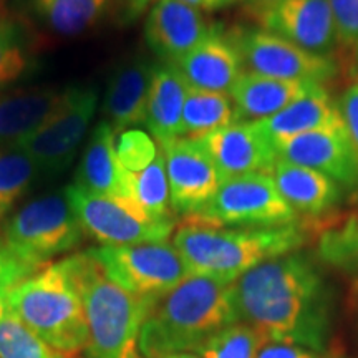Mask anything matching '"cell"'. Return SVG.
<instances>
[{
	"instance_id": "10",
	"label": "cell",
	"mask_w": 358,
	"mask_h": 358,
	"mask_svg": "<svg viewBox=\"0 0 358 358\" xmlns=\"http://www.w3.org/2000/svg\"><path fill=\"white\" fill-rule=\"evenodd\" d=\"M229 35L244 70L282 80L324 83L337 66L329 55H317L264 29H234Z\"/></svg>"
},
{
	"instance_id": "36",
	"label": "cell",
	"mask_w": 358,
	"mask_h": 358,
	"mask_svg": "<svg viewBox=\"0 0 358 358\" xmlns=\"http://www.w3.org/2000/svg\"><path fill=\"white\" fill-rule=\"evenodd\" d=\"M256 358H337L329 350H315V348L297 345V343L266 342L261 347Z\"/></svg>"
},
{
	"instance_id": "16",
	"label": "cell",
	"mask_w": 358,
	"mask_h": 358,
	"mask_svg": "<svg viewBox=\"0 0 358 358\" xmlns=\"http://www.w3.org/2000/svg\"><path fill=\"white\" fill-rule=\"evenodd\" d=\"M211 27L198 7L179 0H155L146 17L145 38L163 64H176L203 42Z\"/></svg>"
},
{
	"instance_id": "15",
	"label": "cell",
	"mask_w": 358,
	"mask_h": 358,
	"mask_svg": "<svg viewBox=\"0 0 358 358\" xmlns=\"http://www.w3.org/2000/svg\"><path fill=\"white\" fill-rule=\"evenodd\" d=\"M277 156L315 169L343 187L358 186V155L345 129H317L280 141Z\"/></svg>"
},
{
	"instance_id": "40",
	"label": "cell",
	"mask_w": 358,
	"mask_h": 358,
	"mask_svg": "<svg viewBox=\"0 0 358 358\" xmlns=\"http://www.w3.org/2000/svg\"><path fill=\"white\" fill-rule=\"evenodd\" d=\"M237 2H243V0H204L203 8L204 10H222V8L236 6Z\"/></svg>"
},
{
	"instance_id": "5",
	"label": "cell",
	"mask_w": 358,
	"mask_h": 358,
	"mask_svg": "<svg viewBox=\"0 0 358 358\" xmlns=\"http://www.w3.org/2000/svg\"><path fill=\"white\" fill-rule=\"evenodd\" d=\"M3 299L19 319L57 352L70 357L85 352L87 315L65 259L38 268Z\"/></svg>"
},
{
	"instance_id": "37",
	"label": "cell",
	"mask_w": 358,
	"mask_h": 358,
	"mask_svg": "<svg viewBox=\"0 0 358 358\" xmlns=\"http://www.w3.org/2000/svg\"><path fill=\"white\" fill-rule=\"evenodd\" d=\"M338 110L347 136L358 155V82L348 87L340 96Z\"/></svg>"
},
{
	"instance_id": "25",
	"label": "cell",
	"mask_w": 358,
	"mask_h": 358,
	"mask_svg": "<svg viewBox=\"0 0 358 358\" xmlns=\"http://www.w3.org/2000/svg\"><path fill=\"white\" fill-rule=\"evenodd\" d=\"M110 0H32V7L48 29L62 37H75L96 25Z\"/></svg>"
},
{
	"instance_id": "6",
	"label": "cell",
	"mask_w": 358,
	"mask_h": 358,
	"mask_svg": "<svg viewBox=\"0 0 358 358\" xmlns=\"http://www.w3.org/2000/svg\"><path fill=\"white\" fill-rule=\"evenodd\" d=\"M85 231L65 189L37 198L17 211L3 226V243L20 261L43 267L77 249Z\"/></svg>"
},
{
	"instance_id": "21",
	"label": "cell",
	"mask_w": 358,
	"mask_h": 358,
	"mask_svg": "<svg viewBox=\"0 0 358 358\" xmlns=\"http://www.w3.org/2000/svg\"><path fill=\"white\" fill-rule=\"evenodd\" d=\"M189 85L176 65L156 64L148 95L145 124L155 141L161 146L182 138V108Z\"/></svg>"
},
{
	"instance_id": "23",
	"label": "cell",
	"mask_w": 358,
	"mask_h": 358,
	"mask_svg": "<svg viewBox=\"0 0 358 358\" xmlns=\"http://www.w3.org/2000/svg\"><path fill=\"white\" fill-rule=\"evenodd\" d=\"M256 123L274 146L289 138L317 131V129H345L338 105L332 101L324 87L294 101L292 105L271 118Z\"/></svg>"
},
{
	"instance_id": "29",
	"label": "cell",
	"mask_w": 358,
	"mask_h": 358,
	"mask_svg": "<svg viewBox=\"0 0 358 358\" xmlns=\"http://www.w3.org/2000/svg\"><path fill=\"white\" fill-rule=\"evenodd\" d=\"M38 174L25 151L19 148L0 150V216L30 189Z\"/></svg>"
},
{
	"instance_id": "41",
	"label": "cell",
	"mask_w": 358,
	"mask_h": 358,
	"mask_svg": "<svg viewBox=\"0 0 358 358\" xmlns=\"http://www.w3.org/2000/svg\"><path fill=\"white\" fill-rule=\"evenodd\" d=\"M166 358H201L196 355V353H191V352H185V353H176V355H169Z\"/></svg>"
},
{
	"instance_id": "3",
	"label": "cell",
	"mask_w": 358,
	"mask_h": 358,
	"mask_svg": "<svg viewBox=\"0 0 358 358\" xmlns=\"http://www.w3.org/2000/svg\"><path fill=\"white\" fill-rule=\"evenodd\" d=\"M306 243L297 224L277 227H217L189 222L174 232L173 245L189 275L234 282L271 259L295 252Z\"/></svg>"
},
{
	"instance_id": "34",
	"label": "cell",
	"mask_w": 358,
	"mask_h": 358,
	"mask_svg": "<svg viewBox=\"0 0 358 358\" xmlns=\"http://www.w3.org/2000/svg\"><path fill=\"white\" fill-rule=\"evenodd\" d=\"M332 7L337 43L358 48V0H329Z\"/></svg>"
},
{
	"instance_id": "30",
	"label": "cell",
	"mask_w": 358,
	"mask_h": 358,
	"mask_svg": "<svg viewBox=\"0 0 358 358\" xmlns=\"http://www.w3.org/2000/svg\"><path fill=\"white\" fill-rule=\"evenodd\" d=\"M266 340L257 330L236 322L209 337L194 352L201 358H256Z\"/></svg>"
},
{
	"instance_id": "11",
	"label": "cell",
	"mask_w": 358,
	"mask_h": 358,
	"mask_svg": "<svg viewBox=\"0 0 358 358\" xmlns=\"http://www.w3.org/2000/svg\"><path fill=\"white\" fill-rule=\"evenodd\" d=\"M96 108V90L77 88L71 101L52 122L17 148L29 155L40 174L55 176L64 173L73 163L80 145L87 138Z\"/></svg>"
},
{
	"instance_id": "42",
	"label": "cell",
	"mask_w": 358,
	"mask_h": 358,
	"mask_svg": "<svg viewBox=\"0 0 358 358\" xmlns=\"http://www.w3.org/2000/svg\"><path fill=\"white\" fill-rule=\"evenodd\" d=\"M179 2H185V3H187V6H192V7H201L203 8V3H204V0H179Z\"/></svg>"
},
{
	"instance_id": "18",
	"label": "cell",
	"mask_w": 358,
	"mask_h": 358,
	"mask_svg": "<svg viewBox=\"0 0 358 358\" xmlns=\"http://www.w3.org/2000/svg\"><path fill=\"white\" fill-rule=\"evenodd\" d=\"M174 65L189 88L213 93H229L244 71L229 35L221 32L217 27H211L203 42Z\"/></svg>"
},
{
	"instance_id": "13",
	"label": "cell",
	"mask_w": 358,
	"mask_h": 358,
	"mask_svg": "<svg viewBox=\"0 0 358 358\" xmlns=\"http://www.w3.org/2000/svg\"><path fill=\"white\" fill-rule=\"evenodd\" d=\"M191 140L208 153L222 181L241 174L271 173L279 159L272 141L249 120H236Z\"/></svg>"
},
{
	"instance_id": "17",
	"label": "cell",
	"mask_w": 358,
	"mask_h": 358,
	"mask_svg": "<svg viewBox=\"0 0 358 358\" xmlns=\"http://www.w3.org/2000/svg\"><path fill=\"white\" fill-rule=\"evenodd\" d=\"M75 92L77 88H35L0 95V150L17 148L52 122Z\"/></svg>"
},
{
	"instance_id": "8",
	"label": "cell",
	"mask_w": 358,
	"mask_h": 358,
	"mask_svg": "<svg viewBox=\"0 0 358 358\" xmlns=\"http://www.w3.org/2000/svg\"><path fill=\"white\" fill-rule=\"evenodd\" d=\"M66 198L85 234L100 245L164 243L174 231V221H158L128 196H106L71 185Z\"/></svg>"
},
{
	"instance_id": "39",
	"label": "cell",
	"mask_w": 358,
	"mask_h": 358,
	"mask_svg": "<svg viewBox=\"0 0 358 358\" xmlns=\"http://www.w3.org/2000/svg\"><path fill=\"white\" fill-rule=\"evenodd\" d=\"M243 2L245 3V8L257 19L259 15H262L268 8L274 7L280 0H243Z\"/></svg>"
},
{
	"instance_id": "1",
	"label": "cell",
	"mask_w": 358,
	"mask_h": 358,
	"mask_svg": "<svg viewBox=\"0 0 358 358\" xmlns=\"http://www.w3.org/2000/svg\"><path fill=\"white\" fill-rule=\"evenodd\" d=\"M237 319L266 342L327 350L332 330V292L319 266L306 254L271 259L232 285Z\"/></svg>"
},
{
	"instance_id": "14",
	"label": "cell",
	"mask_w": 358,
	"mask_h": 358,
	"mask_svg": "<svg viewBox=\"0 0 358 358\" xmlns=\"http://www.w3.org/2000/svg\"><path fill=\"white\" fill-rule=\"evenodd\" d=\"M262 29L303 50L329 55L337 45V30L329 0H280L257 17Z\"/></svg>"
},
{
	"instance_id": "28",
	"label": "cell",
	"mask_w": 358,
	"mask_h": 358,
	"mask_svg": "<svg viewBox=\"0 0 358 358\" xmlns=\"http://www.w3.org/2000/svg\"><path fill=\"white\" fill-rule=\"evenodd\" d=\"M0 358H75L45 343L0 299Z\"/></svg>"
},
{
	"instance_id": "22",
	"label": "cell",
	"mask_w": 358,
	"mask_h": 358,
	"mask_svg": "<svg viewBox=\"0 0 358 358\" xmlns=\"http://www.w3.org/2000/svg\"><path fill=\"white\" fill-rule=\"evenodd\" d=\"M271 174L282 198L297 216H320L330 211L342 198V186L315 169L279 158Z\"/></svg>"
},
{
	"instance_id": "31",
	"label": "cell",
	"mask_w": 358,
	"mask_h": 358,
	"mask_svg": "<svg viewBox=\"0 0 358 358\" xmlns=\"http://www.w3.org/2000/svg\"><path fill=\"white\" fill-rule=\"evenodd\" d=\"M32 64V48L25 30L12 19L0 20V88L24 77Z\"/></svg>"
},
{
	"instance_id": "4",
	"label": "cell",
	"mask_w": 358,
	"mask_h": 358,
	"mask_svg": "<svg viewBox=\"0 0 358 358\" xmlns=\"http://www.w3.org/2000/svg\"><path fill=\"white\" fill-rule=\"evenodd\" d=\"M88 324L85 358H145L141 325L158 301H146L120 287L88 250L65 259Z\"/></svg>"
},
{
	"instance_id": "19",
	"label": "cell",
	"mask_w": 358,
	"mask_h": 358,
	"mask_svg": "<svg viewBox=\"0 0 358 358\" xmlns=\"http://www.w3.org/2000/svg\"><path fill=\"white\" fill-rule=\"evenodd\" d=\"M320 87V83L264 77L244 70L232 85L229 96L237 120L245 118L249 122H261L285 110L294 101L310 95Z\"/></svg>"
},
{
	"instance_id": "35",
	"label": "cell",
	"mask_w": 358,
	"mask_h": 358,
	"mask_svg": "<svg viewBox=\"0 0 358 358\" xmlns=\"http://www.w3.org/2000/svg\"><path fill=\"white\" fill-rule=\"evenodd\" d=\"M37 271V267L20 261V259L7 248V244L3 243L2 237H0V299L6 297L8 290L15 287L17 284H20L22 280H25L27 277L35 274Z\"/></svg>"
},
{
	"instance_id": "33",
	"label": "cell",
	"mask_w": 358,
	"mask_h": 358,
	"mask_svg": "<svg viewBox=\"0 0 358 358\" xmlns=\"http://www.w3.org/2000/svg\"><path fill=\"white\" fill-rule=\"evenodd\" d=\"M158 148L150 134L138 128L122 131L116 138V155L122 166L129 173H140L158 156Z\"/></svg>"
},
{
	"instance_id": "7",
	"label": "cell",
	"mask_w": 358,
	"mask_h": 358,
	"mask_svg": "<svg viewBox=\"0 0 358 358\" xmlns=\"http://www.w3.org/2000/svg\"><path fill=\"white\" fill-rule=\"evenodd\" d=\"M189 222L217 227H277L297 221L271 173H249L224 179L213 199Z\"/></svg>"
},
{
	"instance_id": "2",
	"label": "cell",
	"mask_w": 358,
	"mask_h": 358,
	"mask_svg": "<svg viewBox=\"0 0 358 358\" xmlns=\"http://www.w3.org/2000/svg\"><path fill=\"white\" fill-rule=\"evenodd\" d=\"M232 285L211 277H186L155 303L143 322L141 355L166 358L192 353L219 330L239 322Z\"/></svg>"
},
{
	"instance_id": "26",
	"label": "cell",
	"mask_w": 358,
	"mask_h": 358,
	"mask_svg": "<svg viewBox=\"0 0 358 358\" xmlns=\"http://www.w3.org/2000/svg\"><path fill=\"white\" fill-rule=\"evenodd\" d=\"M124 196L131 198L143 211H146L153 219L174 221L163 153H158L153 163L143 171H127Z\"/></svg>"
},
{
	"instance_id": "9",
	"label": "cell",
	"mask_w": 358,
	"mask_h": 358,
	"mask_svg": "<svg viewBox=\"0 0 358 358\" xmlns=\"http://www.w3.org/2000/svg\"><path fill=\"white\" fill-rule=\"evenodd\" d=\"M88 252L115 284L146 301H159L189 277L185 261L168 241L98 245L88 249Z\"/></svg>"
},
{
	"instance_id": "24",
	"label": "cell",
	"mask_w": 358,
	"mask_h": 358,
	"mask_svg": "<svg viewBox=\"0 0 358 358\" xmlns=\"http://www.w3.org/2000/svg\"><path fill=\"white\" fill-rule=\"evenodd\" d=\"M116 138L118 133L108 122L96 124L80 159L75 185L96 194L124 196L127 169L116 155Z\"/></svg>"
},
{
	"instance_id": "20",
	"label": "cell",
	"mask_w": 358,
	"mask_h": 358,
	"mask_svg": "<svg viewBox=\"0 0 358 358\" xmlns=\"http://www.w3.org/2000/svg\"><path fill=\"white\" fill-rule=\"evenodd\" d=\"M153 66L141 58H133L111 73L101 108L105 122L118 134L145 123Z\"/></svg>"
},
{
	"instance_id": "38",
	"label": "cell",
	"mask_w": 358,
	"mask_h": 358,
	"mask_svg": "<svg viewBox=\"0 0 358 358\" xmlns=\"http://www.w3.org/2000/svg\"><path fill=\"white\" fill-rule=\"evenodd\" d=\"M118 3L120 10H122L123 17L127 20H133L136 17H140L143 12L146 10L148 6L155 0H115Z\"/></svg>"
},
{
	"instance_id": "12",
	"label": "cell",
	"mask_w": 358,
	"mask_h": 358,
	"mask_svg": "<svg viewBox=\"0 0 358 358\" xmlns=\"http://www.w3.org/2000/svg\"><path fill=\"white\" fill-rule=\"evenodd\" d=\"M166 164L173 213L191 217L204 208L222 178L208 153L191 138H178L161 146Z\"/></svg>"
},
{
	"instance_id": "32",
	"label": "cell",
	"mask_w": 358,
	"mask_h": 358,
	"mask_svg": "<svg viewBox=\"0 0 358 358\" xmlns=\"http://www.w3.org/2000/svg\"><path fill=\"white\" fill-rule=\"evenodd\" d=\"M320 254L325 261L342 267L358 279V219L322 237Z\"/></svg>"
},
{
	"instance_id": "27",
	"label": "cell",
	"mask_w": 358,
	"mask_h": 358,
	"mask_svg": "<svg viewBox=\"0 0 358 358\" xmlns=\"http://www.w3.org/2000/svg\"><path fill=\"white\" fill-rule=\"evenodd\" d=\"M236 110L227 93L189 88L182 108V138H198L236 122Z\"/></svg>"
}]
</instances>
